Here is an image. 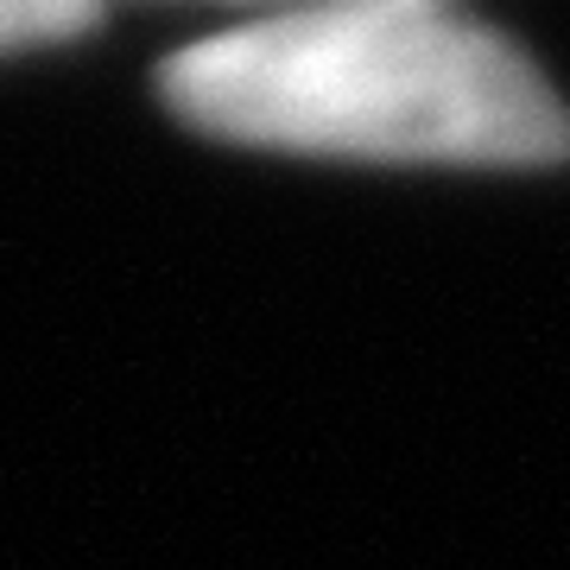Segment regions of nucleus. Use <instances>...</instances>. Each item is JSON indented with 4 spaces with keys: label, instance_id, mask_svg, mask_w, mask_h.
Segmentation results:
<instances>
[{
    "label": "nucleus",
    "instance_id": "f257e3e1",
    "mask_svg": "<svg viewBox=\"0 0 570 570\" xmlns=\"http://www.w3.org/2000/svg\"><path fill=\"white\" fill-rule=\"evenodd\" d=\"M184 127L266 153L387 165H558L570 115L508 39L444 7L305 0L165 63Z\"/></svg>",
    "mask_w": 570,
    "mask_h": 570
},
{
    "label": "nucleus",
    "instance_id": "f03ea898",
    "mask_svg": "<svg viewBox=\"0 0 570 570\" xmlns=\"http://www.w3.org/2000/svg\"><path fill=\"white\" fill-rule=\"evenodd\" d=\"M96 13L102 0H0V51L77 39L82 26H96Z\"/></svg>",
    "mask_w": 570,
    "mask_h": 570
},
{
    "label": "nucleus",
    "instance_id": "7ed1b4c3",
    "mask_svg": "<svg viewBox=\"0 0 570 570\" xmlns=\"http://www.w3.org/2000/svg\"><path fill=\"white\" fill-rule=\"evenodd\" d=\"M387 7H438V0H387Z\"/></svg>",
    "mask_w": 570,
    "mask_h": 570
}]
</instances>
